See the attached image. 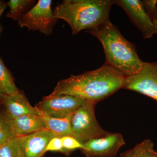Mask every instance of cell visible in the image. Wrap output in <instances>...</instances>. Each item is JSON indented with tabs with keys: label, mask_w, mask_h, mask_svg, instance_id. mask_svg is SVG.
I'll return each instance as SVG.
<instances>
[{
	"label": "cell",
	"mask_w": 157,
	"mask_h": 157,
	"mask_svg": "<svg viewBox=\"0 0 157 157\" xmlns=\"http://www.w3.org/2000/svg\"><path fill=\"white\" fill-rule=\"evenodd\" d=\"M0 87L7 95L13 94L19 91L14 84L13 77L4 62L0 58Z\"/></svg>",
	"instance_id": "obj_15"
},
{
	"label": "cell",
	"mask_w": 157,
	"mask_h": 157,
	"mask_svg": "<svg viewBox=\"0 0 157 157\" xmlns=\"http://www.w3.org/2000/svg\"><path fill=\"white\" fill-rule=\"evenodd\" d=\"M97 103L86 100L72 116L71 128L73 136L82 144L109 133L102 128L96 119L95 106Z\"/></svg>",
	"instance_id": "obj_4"
},
{
	"label": "cell",
	"mask_w": 157,
	"mask_h": 157,
	"mask_svg": "<svg viewBox=\"0 0 157 157\" xmlns=\"http://www.w3.org/2000/svg\"><path fill=\"white\" fill-rule=\"evenodd\" d=\"M38 111V114L43 121L46 129L50 131L55 137L73 136L71 128V119L73 114L64 118L51 117Z\"/></svg>",
	"instance_id": "obj_13"
},
{
	"label": "cell",
	"mask_w": 157,
	"mask_h": 157,
	"mask_svg": "<svg viewBox=\"0 0 157 157\" xmlns=\"http://www.w3.org/2000/svg\"><path fill=\"white\" fill-rule=\"evenodd\" d=\"M7 6V4L5 2H3V1H0V17H1L4 11H5ZM2 31V28L1 27V25H0V34H1Z\"/></svg>",
	"instance_id": "obj_22"
},
{
	"label": "cell",
	"mask_w": 157,
	"mask_h": 157,
	"mask_svg": "<svg viewBox=\"0 0 157 157\" xmlns=\"http://www.w3.org/2000/svg\"><path fill=\"white\" fill-rule=\"evenodd\" d=\"M35 2L31 0H10L7 3L9 11L6 17L14 20H18L20 17L33 5Z\"/></svg>",
	"instance_id": "obj_16"
},
{
	"label": "cell",
	"mask_w": 157,
	"mask_h": 157,
	"mask_svg": "<svg viewBox=\"0 0 157 157\" xmlns=\"http://www.w3.org/2000/svg\"><path fill=\"white\" fill-rule=\"evenodd\" d=\"M14 137L10 120L0 115V145Z\"/></svg>",
	"instance_id": "obj_18"
},
{
	"label": "cell",
	"mask_w": 157,
	"mask_h": 157,
	"mask_svg": "<svg viewBox=\"0 0 157 157\" xmlns=\"http://www.w3.org/2000/svg\"><path fill=\"white\" fill-rule=\"evenodd\" d=\"M48 151H60L64 153L61 137H55L49 140L45 148V153Z\"/></svg>",
	"instance_id": "obj_20"
},
{
	"label": "cell",
	"mask_w": 157,
	"mask_h": 157,
	"mask_svg": "<svg viewBox=\"0 0 157 157\" xmlns=\"http://www.w3.org/2000/svg\"><path fill=\"white\" fill-rule=\"evenodd\" d=\"M154 18H156V19H157V15L156 16V17H155L154 18H153V19H154Z\"/></svg>",
	"instance_id": "obj_25"
},
{
	"label": "cell",
	"mask_w": 157,
	"mask_h": 157,
	"mask_svg": "<svg viewBox=\"0 0 157 157\" xmlns=\"http://www.w3.org/2000/svg\"><path fill=\"white\" fill-rule=\"evenodd\" d=\"M114 4L124 10L132 21L143 34L144 39L151 38L157 34L152 20L144 9L142 1L139 0H117Z\"/></svg>",
	"instance_id": "obj_9"
},
{
	"label": "cell",
	"mask_w": 157,
	"mask_h": 157,
	"mask_svg": "<svg viewBox=\"0 0 157 157\" xmlns=\"http://www.w3.org/2000/svg\"><path fill=\"white\" fill-rule=\"evenodd\" d=\"M126 76L104 64L101 68L59 81L52 95H68L98 103L123 88Z\"/></svg>",
	"instance_id": "obj_1"
},
{
	"label": "cell",
	"mask_w": 157,
	"mask_h": 157,
	"mask_svg": "<svg viewBox=\"0 0 157 157\" xmlns=\"http://www.w3.org/2000/svg\"><path fill=\"white\" fill-rule=\"evenodd\" d=\"M123 89L137 92L157 102V62H145L138 73L126 77Z\"/></svg>",
	"instance_id": "obj_7"
},
{
	"label": "cell",
	"mask_w": 157,
	"mask_h": 157,
	"mask_svg": "<svg viewBox=\"0 0 157 157\" xmlns=\"http://www.w3.org/2000/svg\"><path fill=\"white\" fill-rule=\"evenodd\" d=\"M6 95V94L3 92L2 90L1 87H0V101L2 102Z\"/></svg>",
	"instance_id": "obj_23"
},
{
	"label": "cell",
	"mask_w": 157,
	"mask_h": 157,
	"mask_svg": "<svg viewBox=\"0 0 157 157\" xmlns=\"http://www.w3.org/2000/svg\"><path fill=\"white\" fill-rule=\"evenodd\" d=\"M6 107V117L10 120L25 114H38L36 107L31 106L24 94L19 90L13 94L6 95L2 101Z\"/></svg>",
	"instance_id": "obj_11"
},
{
	"label": "cell",
	"mask_w": 157,
	"mask_h": 157,
	"mask_svg": "<svg viewBox=\"0 0 157 157\" xmlns=\"http://www.w3.org/2000/svg\"><path fill=\"white\" fill-rule=\"evenodd\" d=\"M51 0H39L28 12L17 20L18 25L30 30L39 31L46 35L52 34L57 19L51 8Z\"/></svg>",
	"instance_id": "obj_5"
},
{
	"label": "cell",
	"mask_w": 157,
	"mask_h": 157,
	"mask_svg": "<svg viewBox=\"0 0 157 157\" xmlns=\"http://www.w3.org/2000/svg\"><path fill=\"white\" fill-rule=\"evenodd\" d=\"M86 100L68 95H52L44 97L36 109L51 117L64 118L74 113Z\"/></svg>",
	"instance_id": "obj_6"
},
{
	"label": "cell",
	"mask_w": 157,
	"mask_h": 157,
	"mask_svg": "<svg viewBox=\"0 0 157 157\" xmlns=\"http://www.w3.org/2000/svg\"><path fill=\"white\" fill-rule=\"evenodd\" d=\"M10 122L15 137L25 136L46 129L42 119L37 114H25L10 120Z\"/></svg>",
	"instance_id": "obj_12"
},
{
	"label": "cell",
	"mask_w": 157,
	"mask_h": 157,
	"mask_svg": "<svg viewBox=\"0 0 157 157\" xmlns=\"http://www.w3.org/2000/svg\"><path fill=\"white\" fill-rule=\"evenodd\" d=\"M112 0H65L53 10L57 19L69 24L73 35L94 28L109 18Z\"/></svg>",
	"instance_id": "obj_3"
},
{
	"label": "cell",
	"mask_w": 157,
	"mask_h": 157,
	"mask_svg": "<svg viewBox=\"0 0 157 157\" xmlns=\"http://www.w3.org/2000/svg\"><path fill=\"white\" fill-rule=\"evenodd\" d=\"M86 32L99 39L106 56L105 64L126 77L138 73L145 63L138 56L133 43L127 40L110 20Z\"/></svg>",
	"instance_id": "obj_2"
},
{
	"label": "cell",
	"mask_w": 157,
	"mask_h": 157,
	"mask_svg": "<svg viewBox=\"0 0 157 157\" xmlns=\"http://www.w3.org/2000/svg\"><path fill=\"white\" fill-rule=\"evenodd\" d=\"M144 9L151 19L157 15V1L146 0L142 1Z\"/></svg>",
	"instance_id": "obj_21"
},
{
	"label": "cell",
	"mask_w": 157,
	"mask_h": 157,
	"mask_svg": "<svg viewBox=\"0 0 157 157\" xmlns=\"http://www.w3.org/2000/svg\"><path fill=\"white\" fill-rule=\"evenodd\" d=\"M120 157H157V151L152 141L146 139L121 154Z\"/></svg>",
	"instance_id": "obj_14"
},
{
	"label": "cell",
	"mask_w": 157,
	"mask_h": 157,
	"mask_svg": "<svg viewBox=\"0 0 157 157\" xmlns=\"http://www.w3.org/2000/svg\"><path fill=\"white\" fill-rule=\"evenodd\" d=\"M62 140L65 153L68 154L77 149L81 150L83 148V144L73 136H64L62 137Z\"/></svg>",
	"instance_id": "obj_19"
},
{
	"label": "cell",
	"mask_w": 157,
	"mask_h": 157,
	"mask_svg": "<svg viewBox=\"0 0 157 157\" xmlns=\"http://www.w3.org/2000/svg\"><path fill=\"white\" fill-rule=\"evenodd\" d=\"M125 144L121 134L109 132L83 144V148L81 150L87 157H113Z\"/></svg>",
	"instance_id": "obj_8"
},
{
	"label": "cell",
	"mask_w": 157,
	"mask_h": 157,
	"mask_svg": "<svg viewBox=\"0 0 157 157\" xmlns=\"http://www.w3.org/2000/svg\"><path fill=\"white\" fill-rule=\"evenodd\" d=\"M0 157H19L17 137H14L0 145Z\"/></svg>",
	"instance_id": "obj_17"
},
{
	"label": "cell",
	"mask_w": 157,
	"mask_h": 157,
	"mask_svg": "<svg viewBox=\"0 0 157 157\" xmlns=\"http://www.w3.org/2000/svg\"><path fill=\"white\" fill-rule=\"evenodd\" d=\"M55 137L47 129L17 137L19 157H42L49 140Z\"/></svg>",
	"instance_id": "obj_10"
},
{
	"label": "cell",
	"mask_w": 157,
	"mask_h": 157,
	"mask_svg": "<svg viewBox=\"0 0 157 157\" xmlns=\"http://www.w3.org/2000/svg\"><path fill=\"white\" fill-rule=\"evenodd\" d=\"M153 22L154 24L155 28L157 31V19L156 18H154L152 19Z\"/></svg>",
	"instance_id": "obj_24"
}]
</instances>
